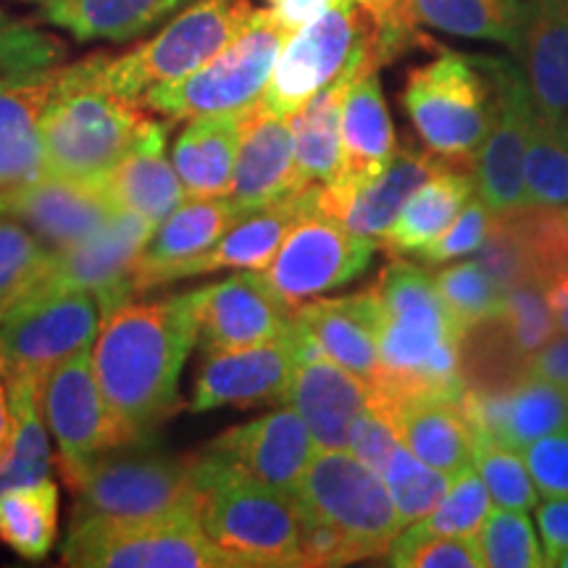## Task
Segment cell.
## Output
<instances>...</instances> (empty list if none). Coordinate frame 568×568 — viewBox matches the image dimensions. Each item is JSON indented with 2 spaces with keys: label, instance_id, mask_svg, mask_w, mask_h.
<instances>
[{
  "label": "cell",
  "instance_id": "21",
  "mask_svg": "<svg viewBox=\"0 0 568 568\" xmlns=\"http://www.w3.org/2000/svg\"><path fill=\"white\" fill-rule=\"evenodd\" d=\"M316 450L308 426L293 406L232 426L205 447L211 456L287 495H297Z\"/></svg>",
  "mask_w": 568,
  "mask_h": 568
},
{
  "label": "cell",
  "instance_id": "51",
  "mask_svg": "<svg viewBox=\"0 0 568 568\" xmlns=\"http://www.w3.org/2000/svg\"><path fill=\"white\" fill-rule=\"evenodd\" d=\"M301 503V500H297ZM301 556L303 566H347L355 564L358 552L343 537V531L316 516L301 503Z\"/></svg>",
  "mask_w": 568,
  "mask_h": 568
},
{
  "label": "cell",
  "instance_id": "6",
  "mask_svg": "<svg viewBox=\"0 0 568 568\" xmlns=\"http://www.w3.org/2000/svg\"><path fill=\"white\" fill-rule=\"evenodd\" d=\"M403 109L432 153L474 169L493 124V80L479 55L439 51L435 61L410 69Z\"/></svg>",
  "mask_w": 568,
  "mask_h": 568
},
{
  "label": "cell",
  "instance_id": "16",
  "mask_svg": "<svg viewBox=\"0 0 568 568\" xmlns=\"http://www.w3.org/2000/svg\"><path fill=\"white\" fill-rule=\"evenodd\" d=\"M481 67L493 80L495 113L487 140L477 155L479 195L489 211L521 209L527 203L524 187V163L535 124V103H531L527 80L521 67L506 59L479 55Z\"/></svg>",
  "mask_w": 568,
  "mask_h": 568
},
{
  "label": "cell",
  "instance_id": "42",
  "mask_svg": "<svg viewBox=\"0 0 568 568\" xmlns=\"http://www.w3.org/2000/svg\"><path fill=\"white\" fill-rule=\"evenodd\" d=\"M477 539V550L481 566L487 568H542L545 552L531 529L527 514L510 508H489L481 524Z\"/></svg>",
  "mask_w": 568,
  "mask_h": 568
},
{
  "label": "cell",
  "instance_id": "4",
  "mask_svg": "<svg viewBox=\"0 0 568 568\" xmlns=\"http://www.w3.org/2000/svg\"><path fill=\"white\" fill-rule=\"evenodd\" d=\"M197 521L232 568H293L301 556L297 495L261 485L226 460L193 456Z\"/></svg>",
  "mask_w": 568,
  "mask_h": 568
},
{
  "label": "cell",
  "instance_id": "30",
  "mask_svg": "<svg viewBox=\"0 0 568 568\" xmlns=\"http://www.w3.org/2000/svg\"><path fill=\"white\" fill-rule=\"evenodd\" d=\"M393 422L400 443L426 466L456 477L460 468L474 464L479 437L464 408V395L418 397L397 408Z\"/></svg>",
  "mask_w": 568,
  "mask_h": 568
},
{
  "label": "cell",
  "instance_id": "59",
  "mask_svg": "<svg viewBox=\"0 0 568 568\" xmlns=\"http://www.w3.org/2000/svg\"><path fill=\"white\" fill-rule=\"evenodd\" d=\"M24 3H45V0H24Z\"/></svg>",
  "mask_w": 568,
  "mask_h": 568
},
{
  "label": "cell",
  "instance_id": "52",
  "mask_svg": "<svg viewBox=\"0 0 568 568\" xmlns=\"http://www.w3.org/2000/svg\"><path fill=\"white\" fill-rule=\"evenodd\" d=\"M537 527L545 542V564L568 550V497H556L537 506Z\"/></svg>",
  "mask_w": 568,
  "mask_h": 568
},
{
  "label": "cell",
  "instance_id": "38",
  "mask_svg": "<svg viewBox=\"0 0 568 568\" xmlns=\"http://www.w3.org/2000/svg\"><path fill=\"white\" fill-rule=\"evenodd\" d=\"M59 537V485L48 477L38 485L0 495V542L17 556L40 560Z\"/></svg>",
  "mask_w": 568,
  "mask_h": 568
},
{
  "label": "cell",
  "instance_id": "41",
  "mask_svg": "<svg viewBox=\"0 0 568 568\" xmlns=\"http://www.w3.org/2000/svg\"><path fill=\"white\" fill-rule=\"evenodd\" d=\"M432 280H435L437 293L443 297L447 314L453 316L460 335L471 326L500 314L503 293L479 261H464V264L447 266L443 272L432 274Z\"/></svg>",
  "mask_w": 568,
  "mask_h": 568
},
{
  "label": "cell",
  "instance_id": "44",
  "mask_svg": "<svg viewBox=\"0 0 568 568\" xmlns=\"http://www.w3.org/2000/svg\"><path fill=\"white\" fill-rule=\"evenodd\" d=\"M474 468L479 471L495 506L521 510V514L537 508L539 493L531 481L527 460L518 456L514 447L495 443V439H479Z\"/></svg>",
  "mask_w": 568,
  "mask_h": 568
},
{
  "label": "cell",
  "instance_id": "50",
  "mask_svg": "<svg viewBox=\"0 0 568 568\" xmlns=\"http://www.w3.org/2000/svg\"><path fill=\"white\" fill-rule=\"evenodd\" d=\"M524 460L545 500L568 497V432H552L524 447Z\"/></svg>",
  "mask_w": 568,
  "mask_h": 568
},
{
  "label": "cell",
  "instance_id": "37",
  "mask_svg": "<svg viewBox=\"0 0 568 568\" xmlns=\"http://www.w3.org/2000/svg\"><path fill=\"white\" fill-rule=\"evenodd\" d=\"M389 6L416 27L500 42L510 51L516 45L518 0H389Z\"/></svg>",
  "mask_w": 568,
  "mask_h": 568
},
{
  "label": "cell",
  "instance_id": "7",
  "mask_svg": "<svg viewBox=\"0 0 568 568\" xmlns=\"http://www.w3.org/2000/svg\"><path fill=\"white\" fill-rule=\"evenodd\" d=\"M287 38L290 32L274 19V13L258 9L247 30L222 53L182 80L148 90L140 98V105L166 116L169 122L247 113L264 95Z\"/></svg>",
  "mask_w": 568,
  "mask_h": 568
},
{
  "label": "cell",
  "instance_id": "29",
  "mask_svg": "<svg viewBox=\"0 0 568 568\" xmlns=\"http://www.w3.org/2000/svg\"><path fill=\"white\" fill-rule=\"evenodd\" d=\"M316 195L318 184L308 190H301V193L280 197V201L268 203L264 209L243 213V216L216 240V245L197 255L190 264H184L180 272H176L174 282L224 272V268L264 272V268L272 264L276 251L282 247L287 232L293 230V224L316 203Z\"/></svg>",
  "mask_w": 568,
  "mask_h": 568
},
{
  "label": "cell",
  "instance_id": "17",
  "mask_svg": "<svg viewBox=\"0 0 568 568\" xmlns=\"http://www.w3.org/2000/svg\"><path fill=\"white\" fill-rule=\"evenodd\" d=\"M119 211L105 180L77 182L42 174L30 184L0 190V216L27 226L48 253L82 243Z\"/></svg>",
  "mask_w": 568,
  "mask_h": 568
},
{
  "label": "cell",
  "instance_id": "24",
  "mask_svg": "<svg viewBox=\"0 0 568 568\" xmlns=\"http://www.w3.org/2000/svg\"><path fill=\"white\" fill-rule=\"evenodd\" d=\"M61 63L0 74V190L45 174L42 113L59 82Z\"/></svg>",
  "mask_w": 568,
  "mask_h": 568
},
{
  "label": "cell",
  "instance_id": "13",
  "mask_svg": "<svg viewBox=\"0 0 568 568\" xmlns=\"http://www.w3.org/2000/svg\"><path fill=\"white\" fill-rule=\"evenodd\" d=\"M40 410L59 445V468L67 487L111 447L126 445L109 403L98 387L92 347L69 355L40 379Z\"/></svg>",
  "mask_w": 568,
  "mask_h": 568
},
{
  "label": "cell",
  "instance_id": "14",
  "mask_svg": "<svg viewBox=\"0 0 568 568\" xmlns=\"http://www.w3.org/2000/svg\"><path fill=\"white\" fill-rule=\"evenodd\" d=\"M366 40L368 17L361 0H347L324 11L284 40L258 103L293 116L305 101L343 74Z\"/></svg>",
  "mask_w": 568,
  "mask_h": 568
},
{
  "label": "cell",
  "instance_id": "5",
  "mask_svg": "<svg viewBox=\"0 0 568 568\" xmlns=\"http://www.w3.org/2000/svg\"><path fill=\"white\" fill-rule=\"evenodd\" d=\"M69 489L77 497L74 516L155 521L197 514L193 456H172L151 439L105 450Z\"/></svg>",
  "mask_w": 568,
  "mask_h": 568
},
{
  "label": "cell",
  "instance_id": "3",
  "mask_svg": "<svg viewBox=\"0 0 568 568\" xmlns=\"http://www.w3.org/2000/svg\"><path fill=\"white\" fill-rule=\"evenodd\" d=\"M111 55L92 53L61 67L42 113L45 174L77 182H103L140 142L159 130L138 103L116 95L103 80Z\"/></svg>",
  "mask_w": 568,
  "mask_h": 568
},
{
  "label": "cell",
  "instance_id": "35",
  "mask_svg": "<svg viewBox=\"0 0 568 568\" xmlns=\"http://www.w3.org/2000/svg\"><path fill=\"white\" fill-rule=\"evenodd\" d=\"M243 116L245 113L193 119L180 134L172 163L187 197L230 195Z\"/></svg>",
  "mask_w": 568,
  "mask_h": 568
},
{
  "label": "cell",
  "instance_id": "27",
  "mask_svg": "<svg viewBox=\"0 0 568 568\" xmlns=\"http://www.w3.org/2000/svg\"><path fill=\"white\" fill-rule=\"evenodd\" d=\"M372 385L329 358L303 361L295 366L287 389L293 406L308 426L318 450H347L351 426L368 406Z\"/></svg>",
  "mask_w": 568,
  "mask_h": 568
},
{
  "label": "cell",
  "instance_id": "58",
  "mask_svg": "<svg viewBox=\"0 0 568 568\" xmlns=\"http://www.w3.org/2000/svg\"><path fill=\"white\" fill-rule=\"evenodd\" d=\"M550 566H558V568H568V550H560L556 558L550 560Z\"/></svg>",
  "mask_w": 568,
  "mask_h": 568
},
{
  "label": "cell",
  "instance_id": "20",
  "mask_svg": "<svg viewBox=\"0 0 568 568\" xmlns=\"http://www.w3.org/2000/svg\"><path fill=\"white\" fill-rule=\"evenodd\" d=\"M195 311L203 353L268 343L282 337L293 322V311L272 293L261 272L247 268L195 290Z\"/></svg>",
  "mask_w": 568,
  "mask_h": 568
},
{
  "label": "cell",
  "instance_id": "39",
  "mask_svg": "<svg viewBox=\"0 0 568 568\" xmlns=\"http://www.w3.org/2000/svg\"><path fill=\"white\" fill-rule=\"evenodd\" d=\"M379 477L385 479L403 527L429 516L432 510L437 508V503L443 500V495L447 493V487H450L453 481L450 474L426 466L424 460L416 458L403 443H397L393 447V453H389L385 464V471H382Z\"/></svg>",
  "mask_w": 568,
  "mask_h": 568
},
{
  "label": "cell",
  "instance_id": "9",
  "mask_svg": "<svg viewBox=\"0 0 568 568\" xmlns=\"http://www.w3.org/2000/svg\"><path fill=\"white\" fill-rule=\"evenodd\" d=\"M61 558L77 568H232L197 514L155 521L74 516Z\"/></svg>",
  "mask_w": 568,
  "mask_h": 568
},
{
  "label": "cell",
  "instance_id": "55",
  "mask_svg": "<svg viewBox=\"0 0 568 568\" xmlns=\"http://www.w3.org/2000/svg\"><path fill=\"white\" fill-rule=\"evenodd\" d=\"M545 297H548V305L556 316V324L560 332H568V266L552 272L548 280L542 282Z\"/></svg>",
  "mask_w": 568,
  "mask_h": 568
},
{
  "label": "cell",
  "instance_id": "28",
  "mask_svg": "<svg viewBox=\"0 0 568 568\" xmlns=\"http://www.w3.org/2000/svg\"><path fill=\"white\" fill-rule=\"evenodd\" d=\"M293 318L316 339L326 358L364 379L376 374L382 329V297L376 284L335 301L303 303L293 311Z\"/></svg>",
  "mask_w": 568,
  "mask_h": 568
},
{
  "label": "cell",
  "instance_id": "19",
  "mask_svg": "<svg viewBox=\"0 0 568 568\" xmlns=\"http://www.w3.org/2000/svg\"><path fill=\"white\" fill-rule=\"evenodd\" d=\"M295 366L297 358L290 329L261 345L203 353L190 408L203 414L222 406L253 408L284 403Z\"/></svg>",
  "mask_w": 568,
  "mask_h": 568
},
{
  "label": "cell",
  "instance_id": "45",
  "mask_svg": "<svg viewBox=\"0 0 568 568\" xmlns=\"http://www.w3.org/2000/svg\"><path fill=\"white\" fill-rule=\"evenodd\" d=\"M387 558L403 568H481L477 539L432 535L418 524L395 537Z\"/></svg>",
  "mask_w": 568,
  "mask_h": 568
},
{
  "label": "cell",
  "instance_id": "46",
  "mask_svg": "<svg viewBox=\"0 0 568 568\" xmlns=\"http://www.w3.org/2000/svg\"><path fill=\"white\" fill-rule=\"evenodd\" d=\"M48 255L45 245L27 226L0 216V316L34 282Z\"/></svg>",
  "mask_w": 568,
  "mask_h": 568
},
{
  "label": "cell",
  "instance_id": "12",
  "mask_svg": "<svg viewBox=\"0 0 568 568\" xmlns=\"http://www.w3.org/2000/svg\"><path fill=\"white\" fill-rule=\"evenodd\" d=\"M372 240L345 230L316 203L287 232L284 243L261 276L290 311L358 280L372 264Z\"/></svg>",
  "mask_w": 568,
  "mask_h": 568
},
{
  "label": "cell",
  "instance_id": "10",
  "mask_svg": "<svg viewBox=\"0 0 568 568\" xmlns=\"http://www.w3.org/2000/svg\"><path fill=\"white\" fill-rule=\"evenodd\" d=\"M297 500L343 531L361 560L387 556L403 529L385 479L345 450H316Z\"/></svg>",
  "mask_w": 568,
  "mask_h": 568
},
{
  "label": "cell",
  "instance_id": "56",
  "mask_svg": "<svg viewBox=\"0 0 568 568\" xmlns=\"http://www.w3.org/2000/svg\"><path fill=\"white\" fill-rule=\"evenodd\" d=\"M21 27H24V21H13L9 13L0 9V74L13 69Z\"/></svg>",
  "mask_w": 568,
  "mask_h": 568
},
{
  "label": "cell",
  "instance_id": "54",
  "mask_svg": "<svg viewBox=\"0 0 568 568\" xmlns=\"http://www.w3.org/2000/svg\"><path fill=\"white\" fill-rule=\"evenodd\" d=\"M261 3L274 13V19L280 21L284 30L293 34L303 24H308V21H314L339 3H347V0H261Z\"/></svg>",
  "mask_w": 568,
  "mask_h": 568
},
{
  "label": "cell",
  "instance_id": "34",
  "mask_svg": "<svg viewBox=\"0 0 568 568\" xmlns=\"http://www.w3.org/2000/svg\"><path fill=\"white\" fill-rule=\"evenodd\" d=\"M169 124L161 122L145 142H140L116 169L105 176L119 209L140 213L159 226L184 201V187L174 163L166 159Z\"/></svg>",
  "mask_w": 568,
  "mask_h": 568
},
{
  "label": "cell",
  "instance_id": "8",
  "mask_svg": "<svg viewBox=\"0 0 568 568\" xmlns=\"http://www.w3.org/2000/svg\"><path fill=\"white\" fill-rule=\"evenodd\" d=\"M253 0H193L166 27L130 53L109 59L103 80L116 95L138 103L148 90L193 74L247 30Z\"/></svg>",
  "mask_w": 568,
  "mask_h": 568
},
{
  "label": "cell",
  "instance_id": "33",
  "mask_svg": "<svg viewBox=\"0 0 568 568\" xmlns=\"http://www.w3.org/2000/svg\"><path fill=\"white\" fill-rule=\"evenodd\" d=\"M193 0H45L42 19L80 42H126L155 30Z\"/></svg>",
  "mask_w": 568,
  "mask_h": 568
},
{
  "label": "cell",
  "instance_id": "40",
  "mask_svg": "<svg viewBox=\"0 0 568 568\" xmlns=\"http://www.w3.org/2000/svg\"><path fill=\"white\" fill-rule=\"evenodd\" d=\"M524 187L529 205H568V130L535 116Z\"/></svg>",
  "mask_w": 568,
  "mask_h": 568
},
{
  "label": "cell",
  "instance_id": "36",
  "mask_svg": "<svg viewBox=\"0 0 568 568\" xmlns=\"http://www.w3.org/2000/svg\"><path fill=\"white\" fill-rule=\"evenodd\" d=\"M11 432L0 447V495L51 477V439L40 410V379L6 376Z\"/></svg>",
  "mask_w": 568,
  "mask_h": 568
},
{
  "label": "cell",
  "instance_id": "18",
  "mask_svg": "<svg viewBox=\"0 0 568 568\" xmlns=\"http://www.w3.org/2000/svg\"><path fill=\"white\" fill-rule=\"evenodd\" d=\"M445 166H450V161H445L443 155L406 145L395 153L385 172L372 180H332L329 184H318L316 209L376 245L382 234L393 226L408 197Z\"/></svg>",
  "mask_w": 568,
  "mask_h": 568
},
{
  "label": "cell",
  "instance_id": "32",
  "mask_svg": "<svg viewBox=\"0 0 568 568\" xmlns=\"http://www.w3.org/2000/svg\"><path fill=\"white\" fill-rule=\"evenodd\" d=\"M477 193V176L471 166L450 163L443 172L429 176L403 205L393 226L382 234L376 247H382L389 258H403L418 253L432 240H437L458 211Z\"/></svg>",
  "mask_w": 568,
  "mask_h": 568
},
{
  "label": "cell",
  "instance_id": "47",
  "mask_svg": "<svg viewBox=\"0 0 568 568\" xmlns=\"http://www.w3.org/2000/svg\"><path fill=\"white\" fill-rule=\"evenodd\" d=\"M500 318L506 322L516 347L529 358L558 332L548 297L539 282H521L503 293Z\"/></svg>",
  "mask_w": 568,
  "mask_h": 568
},
{
  "label": "cell",
  "instance_id": "15",
  "mask_svg": "<svg viewBox=\"0 0 568 568\" xmlns=\"http://www.w3.org/2000/svg\"><path fill=\"white\" fill-rule=\"evenodd\" d=\"M153 222L142 219L140 213L122 209L88 240L48 255L45 266L40 268V274L21 295L88 290V293L98 295L105 318L119 305L132 301V266L148 240L153 237Z\"/></svg>",
  "mask_w": 568,
  "mask_h": 568
},
{
  "label": "cell",
  "instance_id": "53",
  "mask_svg": "<svg viewBox=\"0 0 568 568\" xmlns=\"http://www.w3.org/2000/svg\"><path fill=\"white\" fill-rule=\"evenodd\" d=\"M531 374L542 376L568 393V332H556L531 355Z\"/></svg>",
  "mask_w": 568,
  "mask_h": 568
},
{
  "label": "cell",
  "instance_id": "49",
  "mask_svg": "<svg viewBox=\"0 0 568 568\" xmlns=\"http://www.w3.org/2000/svg\"><path fill=\"white\" fill-rule=\"evenodd\" d=\"M397 443H400V435H397L393 416H389L385 408L376 406L372 397H368V406L361 410V416L355 418L351 426L347 450H351L361 464L372 468V471L382 474L385 471L389 453H393V447Z\"/></svg>",
  "mask_w": 568,
  "mask_h": 568
},
{
  "label": "cell",
  "instance_id": "25",
  "mask_svg": "<svg viewBox=\"0 0 568 568\" xmlns=\"http://www.w3.org/2000/svg\"><path fill=\"white\" fill-rule=\"evenodd\" d=\"M301 190L290 116L255 103L240 126V151L230 187L232 203L240 213H251Z\"/></svg>",
  "mask_w": 568,
  "mask_h": 568
},
{
  "label": "cell",
  "instance_id": "2",
  "mask_svg": "<svg viewBox=\"0 0 568 568\" xmlns=\"http://www.w3.org/2000/svg\"><path fill=\"white\" fill-rule=\"evenodd\" d=\"M379 368L368 379L372 400L395 416L418 397H460V332L435 280L410 261L393 258L379 282Z\"/></svg>",
  "mask_w": 568,
  "mask_h": 568
},
{
  "label": "cell",
  "instance_id": "11",
  "mask_svg": "<svg viewBox=\"0 0 568 568\" xmlns=\"http://www.w3.org/2000/svg\"><path fill=\"white\" fill-rule=\"evenodd\" d=\"M101 324V301L88 290L21 295L0 316V361L6 376L42 379L69 355L92 347Z\"/></svg>",
  "mask_w": 568,
  "mask_h": 568
},
{
  "label": "cell",
  "instance_id": "26",
  "mask_svg": "<svg viewBox=\"0 0 568 568\" xmlns=\"http://www.w3.org/2000/svg\"><path fill=\"white\" fill-rule=\"evenodd\" d=\"M366 69H382L372 53V32H368L364 48L353 55L343 74L318 90L311 101H305L290 116L297 182H301L303 190L314 187V184H329L343 169L345 92L355 77Z\"/></svg>",
  "mask_w": 568,
  "mask_h": 568
},
{
  "label": "cell",
  "instance_id": "31",
  "mask_svg": "<svg viewBox=\"0 0 568 568\" xmlns=\"http://www.w3.org/2000/svg\"><path fill=\"white\" fill-rule=\"evenodd\" d=\"M395 126L382 92L379 69H366L351 82L343 103V169L335 180L364 182L395 159Z\"/></svg>",
  "mask_w": 568,
  "mask_h": 568
},
{
  "label": "cell",
  "instance_id": "60",
  "mask_svg": "<svg viewBox=\"0 0 568 568\" xmlns=\"http://www.w3.org/2000/svg\"><path fill=\"white\" fill-rule=\"evenodd\" d=\"M566 432H568V424H566Z\"/></svg>",
  "mask_w": 568,
  "mask_h": 568
},
{
  "label": "cell",
  "instance_id": "1",
  "mask_svg": "<svg viewBox=\"0 0 568 568\" xmlns=\"http://www.w3.org/2000/svg\"><path fill=\"white\" fill-rule=\"evenodd\" d=\"M195 343V290L124 303L103 318L92 343V368L126 443L153 439L182 410V368Z\"/></svg>",
  "mask_w": 568,
  "mask_h": 568
},
{
  "label": "cell",
  "instance_id": "48",
  "mask_svg": "<svg viewBox=\"0 0 568 568\" xmlns=\"http://www.w3.org/2000/svg\"><path fill=\"white\" fill-rule=\"evenodd\" d=\"M489 219H493V211L485 203V197L474 193L468 197V203L458 211V216L453 219V224L439 234L437 240H432L429 245L418 251V261L424 264H447V261L460 258V255L479 251V245L485 243Z\"/></svg>",
  "mask_w": 568,
  "mask_h": 568
},
{
  "label": "cell",
  "instance_id": "43",
  "mask_svg": "<svg viewBox=\"0 0 568 568\" xmlns=\"http://www.w3.org/2000/svg\"><path fill=\"white\" fill-rule=\"evenodd\" d=\"M489 508H493V497H489L485 481H481L479 471L471 464L460 468L443 495V500L437 503V508L416 524L424 531H432V535L474 539L479 535Z\"/></svg>",
  "mask_w": 568,
  "mask_h": 568
},
{
  "label": "cell",
  "instance_id": "57",
  "mask_svg": "<svg viewBox=\"0 0 568 568\" xmlns=\"http://www.w3.org/2000/svg\"><path fill=\"white\" fill-rule=\"evenodd\" d=\"M11 432V406H9V389H6V372L3 361H0V447L6 445Z\"/></svg>",
  "mask_w": 568,
  "mask_h": 568
},
{
  "label": "cell",
  "instance_id": "22",
  "mask_svg": "<svg viewBox=\"0 0 568 568\" xmlns=\"http://www.w3.org/2000/svg\"><path fill=\"white\" fill-rule=\"evenodd\" d=\"M514 53L535 116L568 130V0H518Z\"/></svg>",
  "mask_w": 568,
  "mask_h": 568
},
{
  "label": "cell",
  "instance_id": "23",
  "mask_svg": "<svg viewBox=\"0 0 568 568\" xmlns=\"http://www.w3.org/2000/svg\"><path fill=\"white\" fill-rule=\"evenodd\" d=\"M243 216L230 195L184 197L142 247L130 274V293L142 295L161 284H174L176 272L216 245V240Z\"/></svg>",
  "mask_w": 568,
  "mask_h": 568
}]
</instances>
